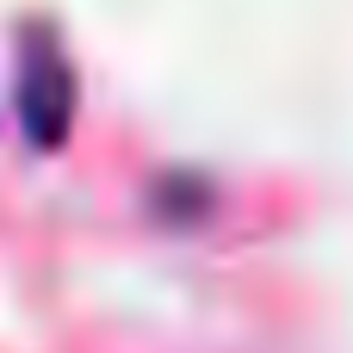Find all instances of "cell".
<instances>
[{
  "instance_id": "6da1fadb",
  "label": "cell",
  "mask_w": 353,
  "mask_h": 353,
  "mask_svg": "<svg viewBox=\"0 0 353 353\" xmlns=\"http://www.w3.org/2000/svg\"><path fill=\"white\" fill-rule=\"evenodd\" d=\"M19 118L37 149H56L74 124V74L50 43H31L19 62Z\"/></svg>"
}]
</instances>
